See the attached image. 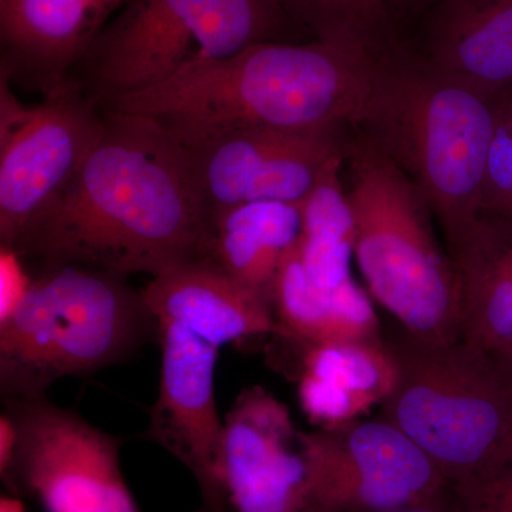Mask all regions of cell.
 Segmentation results:
<instances>
[{
  "mask_svg": "<svg viewBox=\"0 0 512 512\" xmlns=\"http://www.w3.org/2000/svg\"><path fill=\"white\" fill-rule=\"evenodd\" d=\"M210 229L181 141L150 117L104 109L79 173L8 254L157 276L208 258Z\"/></svg>",
  "mask_w": 512,
  "mask_h": 512,
  "instance_id": "1",
  "label": "cell"
},
{
  "mask_svg": "<svg viewBox=\"0 0 512 512\" xmlns=\"http://www.w3.org/2000/svg\"><path fill=\"white\" fill-rule=\"evenodd\" d=\"M382 49L256 43L104 109L150 117L184 146L245 128L349 130L362 117Z\"/></svg>",
  "mask_w": 512,
  "mask_h": 512,
  "instance_id": "2",
  "label": "cell"
},
{
  "mask_svg": "<svg viewBox=\"0 0 512 512\" xmlns=\"http://www.w3.org/2000/svg\"><path fill=\"white\" fill-rule=\"evenodd\" d=\"M501 92L461 82L396 42L380 50L365 109L353 127L416 185L440 224L448 254L483 210Z\"/></svg>",
  "mask_w": 512,
  "mask_h": 512,
  "instance_id": "3",
  "label": "cell"
},
{
  "mask_svg": "<svg viewBox=\"0 0 512 512\" xmlns=\"http://www.w3.org/2000/svg\"><path fill=\"white\" fill-rule=\"evenodd\" d=\"M154 333L156 316L127 276L40 264L0 315L2 400L42 396L63 377L123 362Z\"/></svg>",
  "mask_w": 512,
  "mask_h": 512,
  "instance_id": "4",
  "label": "cell"
},
{
  "mask_svg": "<svg viewBox=\"0 0 512 512\" xmlns=\"http://www.w3.org/2000/svg\"><path fill=\"white\" fill-rule=\"evenodd\" d=\"M343 168L355 258L373 298L414 339L430 345L461 340L460 281L423 195L359 131L348 138Z\"/></svg>",
  "mask_w": 512,
  "mask_h": 512,
  "instance_id": "5",
  "label": "cell"
},
{
  "mask_svg": "<svg viewBox=\"0 0 512 512\" xmlns=\"http://www.w3.org/2000/svg\"><path fill=\"white\" fill-rule=\"evenodd\" d=\"M292 20L276 0H126L72 77L100 107L264 42Z\"/></svg>",
  "mask_w": 512,
  "mask_h": 512,
  "instance_id": "6",
  "label": "cell"
},
{
  "mask_svg": "<svg viewBox=\"0 0 512 512\" xmlns=\"http://www.w3.org/2000/svg\"><path fill=\"white\" fill-rule=\"evenodd\" d=\"M397 383L383 417L439 467L450 487L483 470L512 441V379L491 353L458 340L407 335L389 346Z\"/></svg>",
  "mask_w": 512,
  "mask_h": 512,
  "instance_id": "7",
  "label": "cell"
},
{
  "mask_svg": "<svg viewBox=\"0 0 512 512\" xmlns=\"http://www.w3.org/2000/svg\"><path fill=\"white\" fill-rule=\"evenodd\" d=\"M2 74L0 245L12 252L72 183L104 126V109L74 77L26 107Z\"/></svg>",
  "mask_w": 512,
  "mask_h": 512,
  "instance_id": "8",
  "label": "cell"
},
{
  "mask_svg": "<svg viewBox=\"0 0 512 512\" xmlns=\"http://www.w3.org/2000/svg\"><path fill=\"white\" fill-rule=\"evenodd\" d=\"M16 447L3 483L43 512H138L121 471L123 440L46 394L3 400Z\"/></svg>",
  "mask_w": 512,
  "mask_h": 512,
  "instance_id": "9",
  "label": "cell"
},
{
  "mask_svg": "<svg viewBox=\"0 0 512 512\" xmlns=\"http://www.w3.org/2000/svg\"><path fill=\"white\" fill-rule=\"evenodd\" d=\"M306 512H393L439 503L450 484L429 456L382 417L299 431Z\"/></svg>",
  "mask_w": 512,
  "mask_h": 512,
  "instance_id": "10",
  "label": "cell"
},
{
  "mask_svg": "<svg viewBox=\"0 0 512 512\" xmlns=\"http://www.w3.org/2000/svg\"><path fill=\"white\" fill-rule=\"evenodd\" d=\"M184 147L210 220L248 202L301 205L340 154L326 130L245 128Z\"/></svg>",
  "mask_w": 512,
  "mask_h": 512,
  "instance_id": "11",
  "label": "cell"
},
{
  "mask_svg": "<svg viewBox=\"0 0 512 512\" xmlns=\"http://www.w3.org/2000/svg\"><path fill=\"white\" fill-rule=\"evenodd\" d=\"M161 348L160 389L146 439L180 460L197 480L200 512H222L218 473L224 421L215 403L218 350L190 329L157 319Z\"/></svg>",
  "mask_w": 512,
  "mask_h": 512,
  "instance_id": "12",
  "label": "cell"
},
{
  "mask_svg": "<svg viewBox=\"0 0 512 512\" xmlns=\"http://www.w3.org/2000/svg\"><path fill=\"white\" fill-rule=\"evenodd\" d=\"M306 478L288 407L264 387L242 390L224 420L222 512H306Z\"/></svg>",
  "mask_w": 512,
  "mask_h": 512,
  "instance_id": "13",
  "label": "cell"
},
{
  "mask_svg": "<svg viewBox=\"0 0 512 512\" xmlns=\"http://www.w3.org/2000/svg\"><path fill=\"white\" fill-rule=\"evenodd\" d=\"M126 0H0L2 74L46 96L72 77Z\"/></svg>",
  "mask_w": 512,
  "mask_h": 512,
  "instance_id": "14",
  "label": "cell"
},
{
  "mask_svg": "<svg viewBox=\"0 0 512 512\" xmlns=\"http://www.w3.org/2000/svg\"><path fill=\"white\" fill-rule=\"evenodd\" d=\"M141 293L156 319L180 323L217 349L279 330L271 303L211 258L153 276Z\"/></svg>",
  "mask_w": 512,
  "mask_h": 512,
  "instance_id": "15",
  "label": "cell"
},
{
  "mask_svg": "<svg viewBox=\"0 0 512 512\" xmlns=\"http://www.w3.org/2000/svg\"><path fill=\"white\" fill-rule=\"evenodd\" d=\"M431 66L490 92L512 87V0H441L427 9L419 42Z\"/></svg>",
  "mask_w": 512,
  "mask_h": 512,
  "instance_id": "16",
  "label": "cell"
},
{
  "mask_svg": "<svg viewBox=\"0 0 512 512\" xmlns=\"http://www.w3.org/2000/svg\"><path fill=\"white\" fill-rule=\"evenodd\" d=\"M461 289V340L494 356L512 350V218L480 215L450 252Z\"/></svg>",
  "mask_w": 512,
  "mask_h": 512,
  "instance_id": "17",
  "label": "cell"
},
{
  "mask_svg": "<svg viewBox=\"0 0 512 512\" xmlns=\"http://www.w3.org/2000/svg\"><path fill=\"white\" fill-rule=\"evenodd\" d=\"M298 241L276 271V335L298 345L380 340L379 318L366 292L352 278L330 291L320 288L303 265Z\"/></svg>",
  "mask_w": 512,
  "mask_h": 512,
  "instance_id": "18",
  "label": "cell"
},
{
  "mask_svg": "<svg viewBox=\"0 0 512 512\" xmlns=\"http://www.w3.org/2000/svg\"><path fill=\"white\" fill-rule=\"evenodd\" d=\"M301 231L299 205L248 202L212 218L208 258L272 305L276 271Z\"/></svg>",
  "mask_w": 512,
  "mask_h": 512,
  "instance_id": "19",
  "label": "cell"
},
{
  "mask_svg": "<svg viewBox=\"0 0 512 512\" xmlns=\"http://www.w3.org/2000/svg\"><path fill=\"white\" fill-rule=\"evenodd\" d=\"M345 157L335 161L302 202V231L298 245L303 265L322 289L349 281L350 259L355 256V217L342 174Z\"/></svg>",
  "mask_w": 512,
  "mask_h": 512,
  "instance_id": "20",
  "label": "cell"
},
{
  "mask_svg": "<svg viewBox=\"0 0 512 512\" xmlns=\"http://www.w3.org/2000/svg\"><path fill=\"white\" fill-rule=\"evenodd\" d=\"M295 345L302 352L299 376L313 377L349 394L366 412L386 402L396 387V359L382 340Z\"/></svg>",
  "mask_w": 512,
  "mask_h": 512,
  "instance_id": "21",
  "label": "cell"
},
{
  "mask_svg": "<svg viewBox=\"0 0 512 512\" xmlns=\"http://www.w3.org/2000/svg\"><path fill=\"white\" fill-rule=\"evenodd\" d=\"M313 40L366 47L396 43L389 0H276Z\"/></svg>",
  "mask_w": 512,
  "mask_h": 512,
  "instance_id": "22",
  "label": "cell"
},
{
  "mask_svg": "<svg viewBox=\"0 0 512 512\" xmlns=\"http://www.w3.org/2000/svg\"><path fill=\"white\" fill-rule=\"evenodd\" d=\"M512 218V93L501 92L483 183L481 215Z\"/></svg>",
  "mask_w": 512,
  "mask_h": 512,
  "instance_id": "23",
  "label": "cell"
},
{
  "mask_svg": "<svg viewBox=\"0 0 512 512\" xmlns=\"http://www.w3.org/2000/svg\"><path fill=\"white\" fill-rule=\"evenodd\" d=\"M457 512H512V441L493 463L451 487Z\"/></svg>",
  "mask_w": 512,
  "mask_h": 512,
  "instance_id": "24",
  "label": "cell"
},
{
  "mask_svg": "<svg viewBox=\"0 0 512 512\" xmlns=\"http://www.w3.org/2000/svg\"><path fill=\"white\" fill-rule=\"evenodd\" d=\"M393 512H457L456 505L453 503V498L450 495L439 503L421 505V507L406 508V510L393 511Z\"/></svg>",
  "mask_w": 512,
  "mask_h": 512,
  "instance_id": "25",
  "label": "cell"
},
{
  "mask_svg": "<svg viewBox=\"0 0 512 512\" xmlns=\"http://www.w3.org/2000/svg\"><path fill=\"white\" fill-rule=\"evenodd\" d=\"M0 512H26L22 498L15 494H3L0 497Z\"/></svg>",
  "mask_w": 512,
  "mask_h": 512,
  "instance_id": "26",
  "label": "cell"
},
{
  "mask_svg": "<svg viewBox=\"0 0 512 512\" xmlns=\"http://www.w3.org/2000/svg\"><path fill=\"white\" fill-rule=\"evenodd\" d=\"M390 2H396V5L402 6V8L429 9L431 6L436 5V3L441 2V0H389ZM390 6H392V3H390Z\"/></svg>",
  "mask_w": 512,
  "mask_h": 512,
  "instance_id": "27",
  "label": "cell"
},
{
  "mask_svg": "<svg viewBox=\"0 0 512 512\" xmlns=\"http://www.w3.org/2000/svg\"><path fill=\"white\" fill-rule=\"evenodd\" d=\"M495 357H497V359L500 360L501 365L505 367V370H507L508 375H510L512 379V350L511 352L505 353V355Z\"/></svg>",
  "mask_w": 512,
  "mask_h": 512,
  "instance_id": "28",
  "label": "cell"
}]
</instances>
